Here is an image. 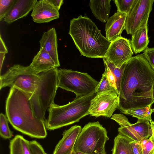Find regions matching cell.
I'll return each instance as SVG.
<instances>
[{"instance_id": "52a82bcc", "label": "cell", "mask_w": 154, "mask_h": 154, "mask_svg": "<svg viewBox=\"0 0 154 154\" xmlns=\"http://www.w3.org/2000/svg\"><path fill=\"white\" fill-rule=\"evenodd\" d=\"M109 139L106 128L99 121L89 122L82 128L75 143L73 151L97 154L105 148Z\"/></svg>"}, {"instance_id": "8992f818", "label": "cell", "mask_w": 154, "mask_h": 154, "mask_svg": "<svg viewBox=\"0 0 154 154\" xmlns=\"http://www.w3.org/2000/svg\"><path fill=\"white\" fill-rule=\"evenodd\" d=\"M39 79V74L29 65L15 64L0 75V89L14 88L22 92L29 100L38 87Z\"/></svg>"}, {"instance_id": "9c48e42d", "label": "cell", "mask_w": 154, "mask_h": 154, "mask_svg": "<svg viewBox=\"0 0 154 154\" xmlns=\"http://www.w3.org/2000/svg\"><path fill=\"white\" fill-rule=\"evenodd\" d=\"M111 119L120 126L118 129L119 134L134 141L140 142L152 135L150 124L148 120L138 119L136 123L132 124L125 116L121 114L113 115Z\"/></svg>"}, {"instance_id": "4fadbf2b", "label": "cell", "mask_w": 154, "mask_h": 154, "mask_svg": "<svg viewBox=\"0 0 154 154\" xmlns=\"http://www.w3.org/2000/svg\"><path fill=\"white\" fill-rule=\"evenodd\" d=\"M33 21L41 23H48L59 18V10L49 0L38 1L31 15Z\"/></svg>"}, {"instance_id": "484cf974", "label": "cell", "mask_w": 154, "mask_h": 154, "mask_svg": "<svg viewBox=\"0 0 154 154\" xmlns=\"http://www.w3.org/2000/svg\"><path fill=\"white\" fill-rule=\"evenodd\" d=\"M136 0H115L117 8V12L128 15L132 8Z\"/></svg>"}, {"instance_id": "2e32d148", "label": "cell", "mask_w": 154, "mask_h": 154, "mask_svg": "<svg viewBox=\"0 0 154 154\" xmlns=\"http://www.w3.org/2000/svg\"><path fill=\"white\" fill-rule=\"evenodd\" d=\"M37 0H16L3 20L7 24L26 16L37 2Z\"/></svg>"}, {"instance_id": "1f68e13d", "label": "cell", "mask_w": 154, "mask_h": 154, "mask_svg": "<svg viewBox=\"0 0 154 154\" xmlns=\"http://www.w3.org/2000/svg\"><path fill=\"white\" fill-rule=\"evenodd\" d=\"M134 154H143L140 142L131 140L130 142Z\"/></svg>"}, {"instance_id": "4316f807", "label": "cell", "mask_w": 154, "mask_h": 154, "mask_svg": "<svg viewBox=\"0 0 154 154\" xmlns=\"http://www.w3.org/2000/svg\"><path fill=\"white\" fill-rule=\"evenodd\" d=\"M16 0H0V21L2 20L10 11Z\"/></svg>"}, {"instance_id": "277c9868", "label": "cell", "mask_w": 154, "mask_h": 154, "mask_svg": "<svg viewBox=\"0 0 154 154\" xmlns=\"http://www.w3.org/2000/svg\"><path fill=\"white\" fill-rule=\"evenodd\" d=\"M96 94L95 90L87 95L75 98L67 104H52L48 108L49 115L45 122L46 129L53 130L69 125L89 115L91 101Z\"/></svg>"}, {"instance_id": "e0dca14e", "label": "cell", "mask_w": 154, "mask_h": 154, "mask_svg": "<svg viewBox=\"0 0 154 154\" xmlns=\"http://www.w3.org/2000/svg\"><path fill=\"white\" fill-rule=\"evenodd\" d=\"M39 43L40 48L43 49L49 54L57 67L60 66L55 29L53 27L45 32L39 41Z\"/></svg>"}, {"instance_id": "8d00e7d4", "label": "cell", "mask_w": 154, "mask_h": 154, "mask_svg": "<svg viewBox=\"0 0 154 154\" xmlns=\"http://www.w3.org/2000/svg\"><path fill=\"white\" fill-rule=\"evenodd\" d=\"M46 154H47L46 153ZM72 154H86L79 152H73ZM97 154H106L105 148L101 152Z\"/></svg>"}, {"instance_id": "8fae6325", "label": "cell", "mask_w": 154, "mask_h": 154, "mask_svg": "<svg viewBox=\"0 0 154 154\" xmlns=\"http://www.w3.org/2000/svg\"><path fill=\"white\" fill-rule=\"evenodd\" d=\"M119 103L118 95L114 90L97 94L91 101L89 115L96 117L102 116L110 118L117 109Z\"/></svg>"}, {"instance_id": "f546056e", "label": "cell", "mask_w": 154, "mask_h": 154, "mask_svg": "<svg viewBox=\"0 0 154 154\" xmlns=\"http://www.w3.org/2000/svg\"><path fill=\"white\" fill-rule=\"evenodd\" d=\"M147 60L151 68L154 69V47L146 48L141 54Z\"/></svg>"}, {"instance_id": "ab89813d", "label": "cell", "mask_w": 154, "mask_h": 154, "mask_svg": "<svg viewBox=\"0 0 154 154\" xmlns=\"http://www.w3.org/2000/svg\"><path fill=\"white\" fill-rule=\"evenodd\" d=\"M153 112H154V108L153 109Z\"/></svg>"}, {"instance_id": "30bf717a", "label": "cell", "mask_w": 154, "mask_h": 154, "mask_svg": "<svg viewBox=\"0 0 154 154\" xmlns=\"http://www.w3.org/2000/svg\"><path fill=\"white\" fill-rule=\"evenodd\" d=\"M154 2V0H136L126 18L125 29L128 34L132 35L138 28L148 23Z\"/></svg>"}, {"instance_id": "603a6c76", "label": "cell", "mask_w": 154, "mask_h": 154, "mask_svg": "<svg viewBox=\"0 0 154 154\" xmlns=\"http://www.w3.org/2000/svg\"><path fill=\"white\" fill-rule=\"evenodd\" d=\"M131 140L118 134L114 139L112 154H134L130 144Z\"/></svg>"}, {"instance_id": "ac0fdd59", "label": "cell", "mask_w": 154, "mask_h": 154, "mask_svg": "<svg viewBox=\"0 0 154 154\" xmlns=\"http://www.w3.org/2000/svg\"><path fill=\"white\" fill-rule=\"evenodd\" d=\"M103 59L106 74L110 86L119 95L121 80L126 63L123 64L120 68H118L112 63L105 57Z\"/></svg>"}, {"instance_id": "44dd1931", "label": "cell", "mask_w": 154, "mask_h": 154, "mask_svg": "<svg viewBox=\"0 0 154 154\" xmlns=\"http://www.w3.org/2000/svg\"><path fill=\"white\" fill-rule=\"evenodd\" d=\"M111 0H91L89 5L95 17L103 23L107 22L109 18Z\"/></svg>"}, {"instance_id": "4dcf8cb0", "label": "cell", "mask_w": 154, "mask_h": 154, "mask_svg": "<svg viewBox=\"0 0 154 154\" xmlns=\"http://www.w3.org/2000/svg\"><path fill=\"white\" fill-rule=\"evenodd\" d=\"M32 154H46L42 146L35 140L29 141Z\"/></svg>"}, {"instance_id": "6da1fadb", "label": "cell", "mask_w": 154, "mask_h": 154, "mask_svg": "<svg viewBox=\"0 0 154 154\" xmlns=\"http://www.w3.org/2000/svg\"><path fill=\"white\" fill-rule=\"evenodd\" d=\"M154 72L141 54L132 57L126 63L121 83L117 109L122 113L145 107L154 102L152 88Z\"/></svg>"}, {"instance_id": "74e56055", "label": "cell", "mask_w": 154, "mask_h": 154, "mask_svg": "<svg viewBox=\"0 0 154 154\" xmlns=\"http://www.w3.org/2000/svg\"><path fill=\"white\" fill-rule=\"evenodd\" d=\"M152 98L154 102V80L152 86Z\"/></svg>"}, {"instance_id": "60d3db41", "label": "cell", "mask_w": 154, "mask_h": 154, "mask_svg": "<svg viewBox=\"0 0 154 154\" xmlns=\"http://www.w3.org/2000/svg\"><path fill=\"white\" fill-rule=\"evenodd\" d=\"M152 69L153 70V71L154 72V69Z\"/></svg>"}, {"instance_id": "836d02e7", "label": "cell", "mask_w": 154, "mask_h": 154, "mask_svg": "<svg viewBox=\"0 0 154 154\" xmlns=\"http://www.w3.org/2000/svg\"><path fill=\"white\" fill-rule=\"evenodd\" d=\"M53 5L59 10L63 3V0H49Z\"/></svg>"}, {"instance_id": "ffe728a7", "label": "cell", "mask_w": 154, "mask_h": 154, "mask_svg": "<svg viewBox=\"0 0 154 154\" xmlns=\"http://www.w3.org/2000/svg\"><path fill=\"white\" fill-rule=\"evenodd\" d=\"M147 23L140 27L131 35V44L132 51L135 54L144 51L148 48L149 40Z\"/></svg>"}, {"instance_id": "f1b7e54d", "label": "cell", "mask_w": 154, "mask_h": 154, "mask_svg": "<svg viewBox=\"0 0 154 154\" xmlns=\"http://www.w3.org/2000/svg\"><path fill=\"white\" fill-rule=\"evenodd\" d=\"M140 143L143 154H152L154 149V142L151 138L144 139Z\"/></svg>"}, {"instance_id": "ba28073f", "label": "cell", "mask_w": 154, "mask_h": 154, "mask_svg": "<svg viewBox=\"0 0 154 154\" xmlns=\"http://www.w3.org/2000/svg\"><path fill=\"white\" fill-rule=\"evenodd\" d=\"M57 76L58 88L73 92L75 98L89 94L99 82L87 73L72 69L57 68Z\"/></svg>"}, {"instance_id": "7c38bea8", "label": "cell", "mask_w": 154, "mask_h": 154, "mask_svg": "<svg viewBox=\"0 0 154 154\" xmlns=\"http://www.w3.org/2000/svg\"><path fill=\"white\" fill-rule=\"evenodd\" d=\"M133 54L130 41L121 37L111 42L104 57L120 68L132 58Z\"/></svg>"}, {"instance_id": "5bb4252c", "label": "cell", "mask_w": 154, "mask_h": 154, "mask_svg": "<svg viewBox=\"0 0 154 154\" xmlns=\"http://www.w3.org/2000/svg\"><path fill=\"white\" fill-rule=\"evenodd\" d=\"M82 129L81 126L75 125L63 132V137L56 146L53 154H72Z\"/></svg>"}, {"instance_id": "3957f363", "label": "cell", "mask_w": 154, "mask_h": 154, "mask_svg": "<svg viewBox=\"0 0 154 154\" xmlns=\"http://www.w3.org/2000/svg\"><path fill=\"white\" fill-rule=\"evenodd\" d=\"M69 33L81 55L88 57L104 58L111 42L86 15L71 20Z\"/></svg>"}, {"instance_id": "e575fe53", "label": "cell", "mask_w": 154, "mask_h": 154, "mask_svg": "<svg viewBox=\"0 0 154 154\" xmlns=\"http://www.w3.org/2000/svg\"><path fill=\"white\" fill-rule=\"evenodd\" d=\"M152 134L151 136L150 137L154 142V121L152 120L150 122Z\"/></svg>"}, {"instance_id": "7402d4cb", "label": "cell", "mask_w": 154, "mask_h": 154, "mask_svg": "<svg viewBox=\"0 0 154 154\" xmlns=\"http://www.w3.org/2000/svg\"><path fill=\"white\" fill-rule=\"evenodd\" d=\"M9 148L10 154H32L29 141L20 135H16L11 140Z\"/></svg>"}, {"instance_id": "d6a6232c", "label": "cell", "mask_w": 154, "mask_h": 154, "mask_svg": "<svg viewBox=\"0 0 154 154\" xmlns=\"http://www.w3.org/2000/svg\"><path fill=\"white\" fill-rule=\"evenodd\" d=\"M0 53L5 54L8 53V50L2 38L1 35L0 37Z\"/></svg>"}, {"instance_id": "5b68a950", "label": "cell", "mask_w": 154, "mask_h": 154, "mask_svg": "<svg viewBox=\"0 0 154 154\" xmlns=\"http://www.w3.org/2000/svg\"><path fill=\"white\" fill-rule=\"evenodd\" d=\"M57 67L39 73L38 87L29 100L35 116L45 124L46 110L54 103L57 88Z\"/></svg>"}, {"instance_id": "7a4b0ae2", "label": "cell", "mask_w": 154, "mask_h": 154, "mask_svg": "<svg viewBox=\"0 0 154 154\" xmlns=\"http://www.w3.org/2000/svg\"><path fill=\"white\" fill-rule=\"evenodd\" d=\"M6 113L8 121L16 130L34 138L46 137L45 123L35 116L25 94L14 88H11L7 98Z\"/></svg>"}, {"instance_id": "d590c367", "label": "cell", "mask_w": 154, "mask_h": 154, "mask_svg": "<svg viewBox=\"0 0 154 154\" xmlns=\"http://www.w3.org/2000/svg\"><path fill=\"white\" fill-rule=\"evenodd\" d=\"M5 54L0 53V72H1L2 67L4 62Z\"/></svg>"}, {"instance_id": "d6986e66", "label": "cell", "mask_w": 154, "mask_h": 154, "mask_svg": "<svg viewBox=\"0 0 154 154\" xmlns=\"http://www.w3.org/2000/svg\"><path fill=\"white\" fill-rule=\"evenodd\" d=\"M29 66L37 74L57 67L49 54L42 48L34 57Z\"/></svg>"}, {"instance_id": "83f0119b", "label": "cell", "mask_w": 154, "mask_h": 154, "mask_svg": "<svg viewBox=\"0 0 154 154\" xmlns=\"http://www.w3.org/2000/svg\"><path fill=\"white\" fill-rule=\"evenodd\" d=\"M111 90L114 91L110 86L106 74L103 72L100 81L95 89L96 92L97 94H98Z\"/></svg>"}, {"instance_id": "9a60e30c", "label": "cell", "mask_w": 154, "mask_h": 154, "mask_svg": "<svg viewBox=\"0 0 154 154\" xmlns=\"http://www.w3.org/2000/svg\"><path fill=\"white\" fill-rule=\"evenodd\" d=\"M127 14L117 12L110 17L105 25L106 38L111 42L121 37L125 29Z\"/></svg>"}, {"instance_id": "d4e9b609", "label": "cell", "mask_w": 154, "mask_h": 154, "mask_svg": "<svg viewBox=\"0 0 154 154\" xmlns=\"http://www.w3.org/2000/svg\"><path fill=\"white\" fill-rule=\"evenodd\" d=\"M7 117L1 113L0 115V134L5 139H9L12 136V132L10 130Z\"/></svg>"}, {"instance_id": "cb8c5ba5", "label": "cell", "mask_w": 154, "mask_h": 154, "mask_svg": "<svg viewBox=\"0 0 154 154\" xmlns=\"http://www.w3.org/2000/svg\"><path fill=\"white\" fill-rule=\"evenodd\" d=\"M152 105L145 107L130 109L124 112L123 113L130 115L138 119L148 120L149 122L152 121L151 115L153 109L151 108Z\"/></svg>"}, {"instance_id": "f35d334b", "label": "cell", "mask_w": 154, "mask_h": 154, "mask_svg": "<svg viewBox=\"0 0 154 154\" xmlns=\"http://www.w3.org/2000/svg\"><path fill=\"white\" fill-rule=\"evenodd\" d=\"M152 154H154V149L153 151Z\"/></svg>"}]
</instances>
